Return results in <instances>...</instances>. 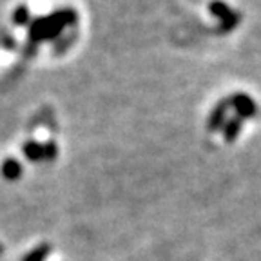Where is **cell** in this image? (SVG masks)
Returning a JSON list of instances; mask_svg holds the SVG:
<instances>
[{
  "mask_svg": "<svg viewBox=\"0 0 261 261\" xmlns=\"http://www.w3.org/2000/svg\"><path fill=\"white\" fill-rule=\"evenodd\" d=\"M11 24L20 37L35 38L29 53L38 57H58L73 45L78 33V13L71 6H49L47 15L40 13V6H16Z\"/></svg>",
  "mask_w": 261,
  "mask_h": 261,
  "instance_id": "obj_1",
  "label": "cell"
}]
</instances>
